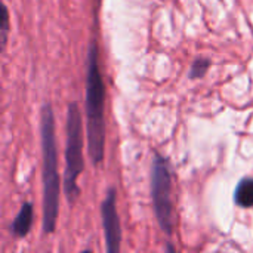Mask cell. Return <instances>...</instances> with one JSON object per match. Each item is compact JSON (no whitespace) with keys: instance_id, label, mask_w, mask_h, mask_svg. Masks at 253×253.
Returning a JSON list of instances; mask_svg holds the SVG:
<instances>
[{"instance_id":"cell-1","label":"cell","mask_w":253,"mask_h":253,"mask_svg":"<svg viewBox=\"0 0 253 253\" xmlns=\"http://www.w3.org/2000/svg\"><path fill=\"white\" fill-rule=\"evenodd\" d=\"M86 135L87 153L92 163L101 165L105 153V86L99 70L98 46L92 42L87 52V71H86Z\"/></svg>"},{"instance_id":"cell-2","label":"cell","mask_w":253,"mask_h":253,"mask_svg":"<svg viewBox=\"0 0 253 253\" xmlns=\"http://www.w3.org/2000/svg\"><path fill=\"white\" fill-rule=\"evenodd\" d=\"M42 154H43V231L52 234L59 212V173L58 150L55 141V120L50 104H44L40 116Z\"/></svg>"},{"instance_id":"cell-3","label":"cell","mask_w":253,"mask_h":253,"mask_svg":"<svg viewBox=\"0 0 253 253\" xmlns=\"http://www.w3.org/2000/svg\"><path fill=\"white\" fill-rule=\"evenodd\" d=\"M83 136H82V114L79 105L71 102L67 111V144H65V170H64V193L70 205L80 194L77 179L83 172Z\"/></svg>"},{"instance_id":"cell-4","label":"cell","mask_w":253,"mask_h":253,"mask_svg":"<svg viewBox=\"0 0 253 253\" xmlns=\"http://www.w3.org/2000/svg\"><path fill=\"white\" fill-rule=\"evenodd\" d=\"M151 197L154 213L162 230L170 236L175 227L172 205V175L168 159L154 153L151 168Z\"/></svg>"},{"instance_id":"cell-5","label":"cell","mask_w":253,"mask_h":253,"mask_svg":"<svg viewBox=\"0 0 253 253\" xmlns=\"http://www.w3.org/2000/svg\"><path fill=\"white\" fill-rule=\"evenodd\" d=\"M102 225L105 234V248L108 253H117L122 248V225L117 213V194L116 188L107 191L105 200L101 206Z\"/></svg>"},{"instance_id":"cell-6","label":"cell","mask_w":253,"mask_h":253,"mask_svg":"<svg viewBox=\"0 0 253 253\" xmlns=\"http://www.w3.org/2000/svg\"><path fill=\"white\" fill-rule=\"evenodd\" d=\"M33 216H34V208L30 202L24 203L16 215V218L13 219L12 225H10V233L15 237H25L33 225Z\"/></svg>"},{"instance_id":"cell-7","label":"cell","mask_w":253,"mask_h":253,"mask_svg":"<svg viewBox=\"0 0 253 253\" xmlns=\"http://www.w3.org/2000/svg\"><path fill=\"white\" fill-rule=\"evenodd\" d=\"M234 202L243 209L253 208V178H243L239 182L234 193Z\"/></svg>"},{"instance_id":"cell-8","label":"cell","mask_w":253,"mask_h":253,"mask_svg":"<svg viewBox=\"0 0 253 253\" xmlns=\"http://www.w3.org/2000/svg\"><path fill=\"white\" fill-rule=\"evenodd\" d=\"M211 67V61L209 59H197L190 70V79H199L203 77L206 74V71Z\"/></svg>"},{"instance_id":"cell-9","label":"cell","mask_w":253,"mask_h":253,"mask_svg":"<svg viewBox=\"0 0 253 253\" xmlns=\"http://www.w3.org/2000/svg\"><path fill=\"white\" fill-rule=\"evenodd\" d=\"M1 9H3V16H1V43L4 46L6 40H7V33H9V13H7L6 4H3Z\"/></svg>"}]
</instances>
